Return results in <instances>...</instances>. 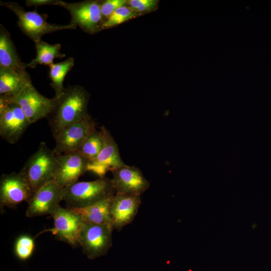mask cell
I'll return each instance as SVG.
<instances>
[{
	"instance_id": "cell-1",
	"label": "cell",
	"mask_w": 271,
	"mask_h": 271,
	"mask_svg": "<svg viewBox=\"0 0 271 271\" xmlns=\"http://www.w3.org/2000/svg\"><path fill=\"white\" fill-rule=\"evenodd\" d=\"M55 97L54 106L47 117L53 138L88 114L89 94L83 87L75 85L68 86L59 97Z\"/></svg>"
},
{
	"instance_id": "cell-2",
	"label": "cell",
	"mask_w": 271,
	"mask_h": 271,
	"mask_svg": "<svg viewBox=\"0 0 271 271\" xmlns=\"http://www.w3.org/2000/svg\"><path fill=\"white\" fill-rule=\"evenodd\" d=\"M115 192L111 179L104 177L66 187L63 200L68 208H81L111 197Z\"/></svg>"
},
{
	"instance_id": "cell-3",
	"label": "cell",
	"mask_w": 271,
	"mask_h": 271,
	"mask_svg": "<svg viewBox=\"0 0 271 271\" xmlns=\"http://www.w3.org/2000/svg\"><path fill=\"white\" fill-rule=\"evenodd\" d=\"M57 158L54 150L45 142H41L37 150L27 160L20 172L29 183L34 193L54 180L57 168Z\"/></svg>"
},
{
	"instance_id": "cell-4",
	"label": "cell",
	"mask_w": 271,
	"mask_h": 271,
	"mask_svg": "<svg viewBox=\"0 0 271 271\" xmlns=\"http://www.w3.org/2000/svg\"><path fill=\"white\" fill-rule=\"evenodd\" d=\"M0 5L12 11L18 18V26L21 31L34 42L42 40L45 34L63 30H73L76 26L68 24L61 25L50 24L47 21L46 14H40L37 11H26L18 3L1 2Z\"/></svg>"
},
{
	"instance_id": "cell-5",
	"label": "cell",
	"mask_w": 271,
	"mask_h": 271,
	"mask_svg": "<svg viewBox=\"0 0 271 271\" xmlns=\"http://www.w3.org/2000/svg\"><path fill=\"white\" fill-rule=\"evenodd\" d=\"M30 124L18 105L0 95V136L3 140L16 144Z\"/></svg>"
},
{
	"instance_id": "cell-6",
	"label": "cell",
	"mask_w": 271,
	"mask_h": 271,
	"mask_svg": "<svg viewBox=\"0 0 271 271\" xmlns=\"http://www.w3.org/2000/svg\"><path fill=\"white\" fill-rule=\"evenodd\" d=\"M5 96L20 106L31 124L47 118L56 102L55 97L49 98L44 96L36 90L32 83L14 96Z\"/></svg>"
},
{
	"instance_id": "cell-7",
	"label": "cell",
	"mask_w": 271,
	"mask_h": 271,
	"mask_svg": "<svg viewBox=\"0 0 271 271\" xmlns=\"http://www.w3.org/2000/svg\"><path fill=\"white\" fill-rule=\"evenodd\" d=\"M113 230L110 225L84 223L79 240L83 253L90 259L106 255L112 245Z\"/></svg>"
},
{
	"instance_id": "cell-8",
	"label": "cell",
	"mask_w": 271,
	"mask_h": 271,
	"mask_svg": "<svg viewBox=\"0 0 271 271\" xmlns=\"http://www.w3.org/2000/svg\"><path fill=\"white\" fill-rule=\"evenodd\" d=\"M56 6L62 7L69 12L71 20L69 24L78 26L87 33L100 30L102 18L98 2L85 1L70 3L59 0Z\"/></svg>"
},
{
	"instance_id": "cell-9",
	"label": "cell",
	"mask_w": 271,
	"mask_h": 271,
	"mask_svg": "<svg viewBox=\"0 0 271 271\" xmlns=\"http://www.w3.org/2000/svg\"><path fill=\"white\" fill-rule=\"evenodd\" d=\"M34 195L24 175L20 171L3 174L0 179V205L15 207L23 201H28Z\"/></svg>"
},
{
	"instance_id": "cell-10",
	"label": "cell",
	"mask_w": 271,
	"mask_h": 271,
	"mask_svg": "<svg viewBox=\"0 0 271 271\" xmlns=\"http://www.w3.org/2000/svg\"><path fill=\"white\" fill-rule=\"evenodd\" d=\"M96 129V123L88 114L63 129L54 138L53 149L57 156L77 151L85 139Z\"/></svg>"
},
{
	"instance_id": "cell-11",
	"label": "cell",
	"mask_w": 271,
	"mask_h": 271,
	"mask_svg": "<svg viewBox=\"0 0 271 271\" xmlns=\"http://www.w3.org/2000/svg\"><path fill=\"white\" fill-rule=\"evenodd\" d=\"M65 188L58 185L54 180L36 191L28 201L26 212L28 217L51 215L63 200Z\"/></svg>"
},
{
	"instance_id": "cell-12",
	"label": "cell",
	"mask_w": 271,
	"mask_h": 271,
	"mask_svg": "<svg viewBox=\"0 0 271 271\" xmlns=\"http://www.w3.org/2000/svg\"><path fill=\"white\" fill-rule=\"evenodd\" d=\"M103 139V147L98 156L89 161L88 171H91L99 178L106 173L124 166L120 156L118 146L109 130L104 126L100 127Z\"/></svg>"
},
{
	"instance_id": "cell-13",
	"label": "cell",
	"mask_w": 271,
	"mask_h": 271,
	"mask_svg": "<svg viewBox=\"0 0 271 271\" xmlns=\"http://www.w3.org/2000/svg\"><path fill=\"white\" fill-rule=\"evenodd\" d=\"M89 162V161L77 151L57 156L54 181L63 188L73 184L88 171Z\"/></svg>"
},
{
	"instance_id": "cell-14",
	"label": "cell",
	"mask_w": 271,
	"mask_h": 271,
	"mask_svg": "<svg viewBox=\"0 0 271 271\" xmlns=\"http://www.w3.org/2000/svg\"><path fill=\"white\" fill-rule=\"evenodd\" d=\"M51 215L54 222V228L50 229L53 234L72 246L79 245L84 223L81 216L71 209L60 205Z\"/></svg>"
},
{
	"instance_id": "cell-15",
	"label": "cell",
	"mask_w": 271,
	"mask_h": 271,
	"mask_svg": "<svg viewBox=\"0 0 271 271\" xmlns=\"http://www.w3.org/2000/svg\"><path fill=\"white\" fill-rule=\"evenodd\" d=\"M116 193L141 196L150 187V182L136 166L125 165L111 171Z\"/></svg>"
},
{
	"instance_id": "cell-16",
	"label": "cell",
	"mask_w": 271,
	"mask_h": 271,
	"mask_svg": "<svg viewBox=\"0 0 271 271\" xmlns=\"http://www.w3.org/2000/svg\"><path fill=\"white\" fill-rule=\"evenodd\" d=\"M141 203V196L116 193L111 200L110 217L113 229L120 231L134 220Z\"/></svg>"
},
{
	"instance_id": "cell-17",
	"label": "cell",
	"mask_w": 271,
	"mask_h": 271,
	"mask_svg": "<svg viewBox=\"0 0 271 271\" xmlns=\"http://www.w3.org/2000/svg\"><path fill=\"white\" fill-rule=\"evenodd\" d=\"M26 64L23 63L16 50L9 32L0 26V68L19 72L26 71Z\"/></svg>"
},
{
	"instance_id": "cell-18",
	"label": "cell",
	"mask_w": 271,
	"mask_h": 271,
	"mask_svg": "<svg viewBox=\"0 0 271 271\" xmlns=\"http://www.w3.org/2000/svg\"><path fill=\"white\" fill-rule=\"evenodd\" d=\"M31 83V77L27 71L19 72L0 68V95L14 96Z\"/></svg>"
},
{
	"instance_id": "cell-19",
	"label": "cell",
	"mask_w": 271,
	"mask_h": 271,
	"mask_svg": "<svg viewBox=\"0 0 271 271\" xmlns=\"http://www.w3.org/2000/svg\"><path fill=\"white\" fill-rule=\"evenodd\" d=\"M112 197L86 207L70 209L79 215L84 223L112 226L109 213Z\"/></svg>"
},
{
	"instance_id": "cell-20",
	"label": "cell",
	"mask_w": 271,
	"mask_h": 271,
	"mask_svg": "<svg viewBox=\"0 0 271 271\" xmlns=\"http://www.w3.org/2000/svg\"><path fill=\"white\" fill-rule=\"evenodd\" d=\"M35 45L36 49V57L26 64V67L34 68L37 65L49 66L54 63V59H61L66 56L64 53L60 52L61 45L59 43L50 44L41 40L35 42Z\"/></svg>"
},
{
	"instance_id": "cell-21",
	"label": "cell",
	"mask_w": 271,
	"mask_h": 271,
	"mask_svg": "<svg viewBox=\"0 0 271 271\" xmlns=\"http://www.w3.org/2000/svg\"><path fill=\"white\" fill-rule=\"evenodd\" d=\"M75 64L74 59L69 57L62 62L53 63L49 66V76L50 85L55 92V97H59L65 90L64 80Z\"/></svg>"
},
{
	"instance_id": "cell-22",
	"label": "cell",
	"mask_w": 271,
	"mask_h": 271,
	"mask_svg": "<svg viewBox=\"0 0 271 271\" xmlns=\"http://www.w3.org/2000/svg\"><path fill=\"white\" fill-rule=\"evenodd\" d=\"M102 147L103 139L101 132L95 129L85 139L77 151L91 161L98 156Z\"/></svg>"
},
{
	"instance_id": "cell-23",
	"label": "cell",
	"mask_w": 271,
	"mask_h": 271,
	"mask_svg": "<svg viewBox=\"0 0 271 271\" xmlns=\"http://www.w3.org/2000/svg\"><path fill=\"white\" fill-rule=\"evenodd\" d=\"M136 15V12L132 8L121 7L102 22L100 30L110 28L121 24L134 17Z\"/></svg>"
},
{
	"instance_id": "cell-24",
	"label": "cell",
	"mask_w": 271,
	"mask_h": 271,
	"mask_svg": "<svg viewBox=\"0 0 271 271\" xmlns=\"http://www.w3.org/2000/svg\"><path fill=\"white\" fill-rule=\"evenodd\" d=\"M34 249V240L29 235H21L16 241L14 252L18 259L21 261L28 260L32 256Z\"/></svg>"
},
{
	"instance_id": "cell-25",
	"label": "cell",
	"mask_w": 271,
	"mask_h": 271,
	"mask_svg": "<svg viewBox=\"0 0 271 271\" xmlns=\"http://www.w3.org/2000/svg\"><path fill=\"white\" fill-rule=\"evenodd\" d=\"M126 2L125 0H107L100 4L102 18L104 20L110 16L115 10L122 7Z\"/></svg>"
},
{
	"instance_id": "cell-26",
	"label": "cell",
	"mask_w": 271,
	"mask_h": 271,
	"mask_svg": "<svg viewBox=\"0 0 271 271\" xmlns=\"http://www.w3.org/2000/svg\"><path fill=\"white\" fill-rule=\"evenodd\" d=\"M157 2L155 0H131L128 3L134 11L144 12L153 9L156 7Z\"/></svg>"
},
{
	"instance_id": "cell-27",
	"label": "cell",
	"mask_w": 271,
	"mask_h": 271,
	"mask_svg": "<svg viewBox=\"0 0 271 271\" xmlns=\"http://www.w3.org/2000/svg\"><path fill=\"white\" fill-rule=\"evenodd\" d=\"M59 0H27L25 4L28 7H36L45 5L56 6Z\"/></svg>"
}]
</instances>
